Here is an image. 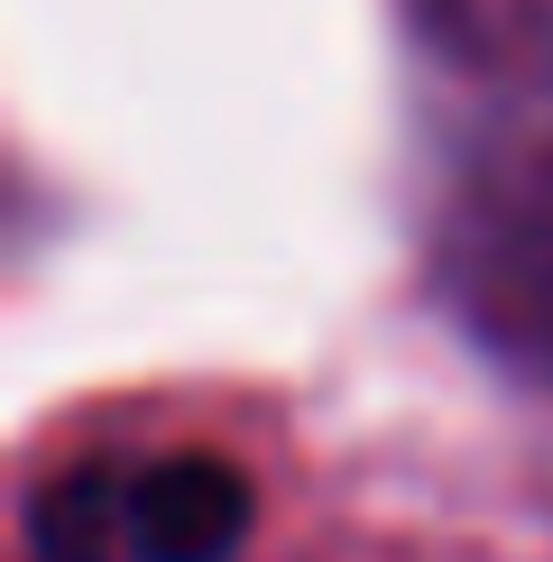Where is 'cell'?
<instances>
[{"mask_svg": "<svg viewBox=\"0 0 553 562\" xmlns=\"http://www.w3.org/2000/svg\"><path fill=\"white\" fill-rule=\"evenodd\" d=\"M406 10L443 56L489 65V75H507V65L553 46V0H406Z\"/></svg>", "mask_w": 553, "mask_h": 562, "instance_id": "cell-2", "label": "cell"}, {"mask_svg": "<svg viewBox=\"0 0 553 562\" xmlns=\"http://www.w3.org/2000/svg\"><path fill=\"white\" fill-rule=\"evenodd\" d=\"M240 461L222 452H129V461H75L37 488L29 553L37 562H230L249 544Z\"/></svg>", "mask_w": 553, "mask_h": 562, "instance_id": "cell-1", "label": "cell"}]
</instances>
